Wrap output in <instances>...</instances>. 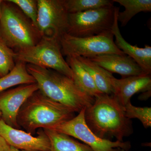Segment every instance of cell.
<instances>
[{"mask_svg": "<svg viewBox=\"0 0 151 151\" xmlns=\"http://www.w3.org/2000/svg\"><path fill=\"white\" fill-rule=\"evenodd\" d=\"M9 1L17 6L23 13L32 21L37 29V0H9Z\"/></svg>", "mask_w": 151, "mask_h": 151, "instance_id": "23", "label": "cell"}, {"mask_svg": "<svg viewBox=\"0 0 151 151\" xmlns=\"http://www.w3.org/2000/svg\"><path fill=\"white\" fill-rule=\"evenodd\" d=\"M15 52L0 38V78L8 73L15 65Z\"/></svg>", "mask_w": 151, "mask_h": 151, "instance_id": "21", "label": "cell"}, {"mask_svg": "<svg viewBox=\"0 0 151 151\" xmlns=\"http://www.w3.org/2000/svg\"><path fill=\"white\" fill-rule=\"evenodd\" d=\"M1 118V111H0V119Z\"/></svg>", "mask_w": 151, "mask_h": 151, "instance_id": "27", "label": "cell"}, {"mask_svg": "<svg viewBox=\"0 0 151 151\" xmlns=\"http://www.w3.org/2000/svg\"><path fill=\"white\" fill-rule=\"evenodd\" d=\"M9 151H30L24 150H19V149L16 148L14 147H12V146H11L10 150Z\"/></svg>", "mask_w": 151, "mask_h": 151, "instance_id": "25", "label": "cell"}, {"mask_svg": "<svg viewBox=\"0 0 151 151\" xmlns=\"http://www.w3.org/2000/svg\"><path fill=\"white\" fill-rule=\"evenodd\" d=\"M76 58L92 76L98 90L103 94L113 95L112 80L114 77L112 73L86 58Z\"/></svg>", "mask_w": 151, "mask_h": 151, "instance_id": "15", "label": "cell"}, {"mask_svg": "<svg viewBox=\"0 0 151 151\" xmlns=\"http://www.w3.org/2000/svg\"><path fill=\"white\" fill-rule=\"evenodd\" d=\"M65 60L72 70L73 81L83 92L94 98L103 94L97 89L92 76L76 58L67 57Z\"/></svg>", "mask_w": 151, "mask_h": 151, "instance_id": "16", "label": "cell"}, {"mask_svg": "<svg viewBox=\"0 0 151 151\" xmlns=\"http://www.w3.org/2000/svg\"><path fill=\"white\" fill-rule=\"evenodd\" d=\"M68 14L113 6L114 2L110 0H64Z\"/></svg>", "mask_w": 151, "mask_h": 151, "instance_id": "20", "label": "cell"}, {"mask_svg": "<svg viewBox=\"0 0 151 151\" xmlns=\"http://www.w3.org/2000/svg\"><path fill=\"white\" fill-rule=\"evenodd\" d=\"M14 52L15 62L52 69L73 79L72 70L61 52L59 39L43 36L35 45Z\"/></svg>", "mask_w": 151, "mask_h": 151, "instance_id": "5", "label": "cell"}, {"mask_svg": "<svg viewBox=\"0 0 151 151\" xmlns=\"http://www.w3.org/2000/svg\"><path fill=\"white\" fill-rule=\"evenodd\" d=\"M35 83V78L28 72L27 63L16 61L12 70L0 78V93L14 86Z\"/></svg>", "mask_w": 151, "mask_h": 151, "instance_id": "18", "label": "cell"}, {"mask_svg": "<svg viewBox=\"0 0 151 151\" xmlns=\"http://www.w3.org/2000/svg\"><path fill=\"white\" fill-rule=\"evenodd\" d=\"M37 29L42 37H54L60 40L66 33L68 13L64 0H37Z\"/></svg>", "mask_w": 151, "mask_h": 151, "instance_id": "9", "label": "cell"}, {"mask_svg": "<svg viewBox=\"0 0 151 151\" xmlns=\"http://www.w3.org/2000/svg\"><path fill=\"white\" fill-rule=\"evenodd\" d=\"M114 6L69 14L66 33L77 37L99 35L110 31L115 18Z\"/></svg>", "mask_w": 151, "mask_h": 151, "instance_id": "7", "label": "cell"}, {"mask_svg": "<svg viewBox=\"0 0 151 151\" xmlns=\"http://www.w3.org/2000/svg\"><path fill=\"white\" fill-rule=\"evenodd\" d=\"M50 142V151H93L72 137L50 129H43Z\"/></svg>", "mask_w": 151, "mask_h": 151, "instance_id": "17", "label": "cell"}, {"mask_svg": "<svg viewBox=\"0 0 151 151\" xmlns=\"http://www.w3.org/2000/svg\"><path fill=\"white\" fill-rule=\"evenodd\" d=\"M113 95L120 105L124 107L131 102V97L139 92H151V74L129 76L112 80Z\"/></svg>", "mask_w": 151, "mask_h": 151, "instance_id": "12", "label": "cell"}, {"mask_svg": "<svg viewBox=\"0 0 151 151\" xmlns=\"http://www.w3.org/2000/svg\"><path fill=\"white\" fill-rule=\"evenodd\" d=\"M119 7H115V18L111 31L116 39V46L126 55L130 57L139 65L145 73H151V47L148 45L144 47H139L137 45L130 44L122 36L119 29L118 20Z\"/></svg>", "mask_w": 151, "mask_h": 151, "instance_id": "14", "label": "cell"}, {"mask_svg": "<svg viewBox=\"0 0 151 151\" xmlns=\"http://www.w3.org/2000/svg\"><path fill=\"white\" fill-rule=\"evenodd\" d=\"M84 119L90 129L101 139L114 138L123 142L133 133L132 120L113 95L102 94L96 97L94 103L85 108Z\"/></svg>", "mask_w": 151, "mask_h": 151, "instance_id": "1", "label": "cell"}, {"mask_svg": "<svg viewBox=\"0 0 151 151\" xmlns=\"http://www.w3.org/2000/svg\"><path fill=\"white\" fill-rule=\"evenodd\" d=\"M112 31L99 35L77 37L64 34L60 39L61 51L63 56L89 58L99 55L125 53L116 46Z\"/></svg>", "mask_w": 151, "mask_h": 151, "instance_id": "6", "label": "cell"}, {"mask_svg": "<svg viewBox=\"0 0 151 151\" xmlns=\"http://www.w3.org/2000/svg\"><path fill=\"white\" fill-rule=\"evenodd\" d=\"M0 17V38L16 51L33 46L41 35L32 21L17 6L9 0L3 1Z\"/></svg>", "mask_w": 151, "mask_h": 151, "instance_id": "4", "label": "cell"}, {"mask_svg": "<svg viewBox=\"0 0 151 151\" xmlns=\"http://www.w3.org/2000/svg\"><path fill=\"white\" fill-rule=\"evenodd\" d=\"M86 58L111 73L120 74L123 78L146 74L134 60L126 55L110 53Z\"/></svg>", "mask_w": 151, "mask_h": 151, "instance_id": "13", "label": "cell"}, {"mask_svg": "<svg viewBox=\"0 0 151 151\" xmlns=\"http://www.w3.org/2000/svg\"><path fill=\"white\" fill-rule=\"evenodd\" d=\"M123 6L125 10L119 12L118 22L121 27L126 26L131 19L141 12H151V0H113Z\"/></svg>", "mask_w": 151, "mask_h": 151, "instance_id": "19", "label": "cell"}, {"mask_svg": "<svg viewBox=\"0 0 151 151\" xmlns=\"http://www.w3.org/2000/svg\"><path fill=\"white\" fill-rule=\"evenodd\" d=\"M75 111L51 100L39 90L26 100L19 111L17 122L21 128L33 135L40 129H50L75 117Z\"/></svg>", "mask_w": 151, "mask_h": 151, "instance_id": "3", "label": "cell"}, {"mask_svg": "<svg viewBox=\"0 0 151 151\" xmlns=\"http://www.w3.org/2000/svg\"><path fill=\"white\" fill-rule=\"evenodd\" d=\"M38 90V86L35 83L19 85L0 93L1 119L9 126L21 129L17 122L19 111L28 98Z\"/></svg>", "mask_w": 151, "mask_h": 151, "instance_id": "10", "label": "cell"}, {"mask_svg": "<svg viewBox=\"0 0 151 151\" xmlns=\"http://www.w3.org/2000/svg\"><path fill=\"white\" fill-rule=\"evenodd\" d=\"M28 73L37 84L39 90L51 100L71 108L76 113L92 105L95 98L78 87L71 79L52 69L27 64Z\"/></svg>", "mask_w": 151, "mask_h": 151, "instance_id": "2", "label": "cell"}, {"mask_svg": "<svg viewBox=\"0 0 151 151\" xmlns=\"http://www.w3.org/2000/svg\"><path fill=\"white\" fill-rule=\"evenodd\" d=\"M10 148L11 146L0 135V151H9Z\"/></svg>", "mask_w": 151, "mask_h": 151, "instance_id": "24", "label": "cell"}, {"mask_svg": "<svg viewBox=\"0 0 151 151\" xmlns=\"http://www.w3.org/2000/svg\"><path fill=\"white\" fill-rule=\"evenodd\" d=\"M2 0H0V17H1V15L2 12V9H1V5L2 3Z\"/></svg>", "mask_w": 151, "mask_h": 151, "instance_id": "26", "label": "cell"}, {"mask_svg": "<svg viewBox=\"0 0 151 151\" xmlns=\"http://www.w3.org/2000/svg\"><path fill=\"white\" fill-rule=\"evenodd\" d=\"M85 108L72 119L50 128L59 133L82 141L93 151H128L131 147L129 142L113 141L97 137L88 127L84 119Z\"/></svg>", "mask_w": 151, "mask_h": 151, "instance_id": "8", "label": "cell"}, {"mask_svg": "<svg viewBox=\"0 0 151 151\" xmlns=\"http://www.w3.org/2000/svg\"><path fill=\"white\" fill-rule=\"evenodd\" d=\"M0 135L12 147L30 151H50V142L43 129H40L37 136L9 126L0 119Z\"/></svg>", "mask_w": 151, "mask_h": 151, "instance_id": "11", "label": "cell"}, {"mask_svg": "<svg viewBox=\"0 0 151 151\" xmlns=\"http://www.w3.org/2000/svg\"><path fill=\"white\" fill-rule=\"evenodd\" d=\"M125 115L127 118L131 119H139L146 129L151 127V107H138L134 106L131 102L124 107Z\"/></svg>", "mask_w": 151, "mask_h": 151, "instance_id": "22", "label": "cell"}]
</instances>
